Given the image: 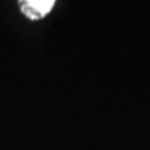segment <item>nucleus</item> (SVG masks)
Returning a JSON list of instances; mask_svg holds the SVG:
<instances>
[{
	"label": "nucleus",
	"instance_id": "obj_1",
	"mask_svg": "<svg viewBox=\"0 0 150 150\" xmlns=\"http://www.w3.org/2000/svg\"><path fill=\"white\" fill-rule=\"evenodd\" d=\"M21 13L29 20H42L52 11L56 0H18Z\"/></svg>",
	"mask_w": 150,
	"mask_h": 150
}]
</instances>
